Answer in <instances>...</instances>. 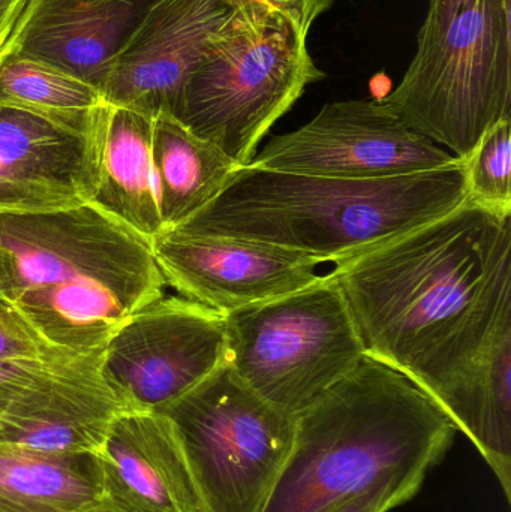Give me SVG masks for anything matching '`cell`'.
Returning <instances> with one entry per match:
<instances>
[{
  "instance_id": "44dd1931",
  "label": "cell",
  "mask_w": 511,
  "mask_h": 512,
  "mask_svg": "<svg viewBox=\"0 0 511 512\" xmlns=\"http://www.w3.org/2000/svg\"><path fill=\"white\" fill-rule=\"evenodd\" d=\"M105 104L92 84L41 60L0 50V105L48 114H80Z\"/></svg>"
},
{
  "instance_id": "ac0fdd59",
  "label": "cell",
  "mask_w": 511,
  "mask_h": 512,
  "mask_svg": "<svg viewBox=\"0 0 511 512\" xmlns=\"http://www.w3.org/2000/svg\"><path fill=\"white\" fill-rule=\"evenodd\" d=\"M473 442L511 501V324L434 399Z\"/></svg>"
},
{
  "instance_id": "484cf974",
  "label": "cell",
  "mask_w": 511,
  "mask_h": 512,
  "mask_svg": "<svg viewBox=\"0 0 511 512\" xmlns=\"http://www.w3.org/2000/svg\"><path fill=\"white\" fill-rule=\"evenodd\" d=\"M260 2L266 3L288 20L293 21L297 29L308 36L312 24L335 3V0H260Z\"/></svg>"
},
{
  "instance_id": "ba28073f",
  "label": "cell",
  "mask_w": 511,
  "mask_h": 512,
  "mask_svg": "<svg viewBox=\"0 0 511 512\" xmlns=\"http://www.w3.org/2000/svg\"><path fill=\"white\" fill-rule=\"evenodd\" d=\"M156 412L176 429L204 512L266 510L293 447V415L227 364Z\"/></svg>"
},
{
  "instance_id": "5bb4252c",
  "label": "cell",
  "mask_w": 511,
  "mask_h": 512,
  "mask_svg": "<svg viewBox=\"0 0 511 512\" xmlns=\"http://www.w3.org/2000/svg\"><path fill=\"white\" fill-rule=\"evenodd\" d=\"M104 348L33 382L0 418V442L51 453L98 454L117 415L132 411L102 373Z\"/></svg>"
},
{
  "instance_id": "9a60e30c",
  "label": "cell",
  "mask_w": 511,
  "mask_h": 512,
  "mask_svg": "<svg viewBox=\"0 0 511 512\" xmlns=\"http://www.w3.org/2000/svg\"><path fill=\"white\" fill-rule=\"evenodd\" d=\"M156 0H27L0 50L56 66L104 93Z\"/></svg>"
},
{
  "instance_id": "3957f363",
  "label": "cell",
  "mask_w": 511,
  "mask_h": 512,
  "mask_svg": "<svg viewBox=\"0 0 511 512\" xmlns=\"http://www.w3.org/2000/svg\"><path fill=\"white\" fill-rule=\"evenodd\" d=\"M468 198L464 161L443 170L353 180L240 168L176 230L347 261L429 224Z\"/></svg>"
},
{
  "instance_id": "52a82bcc",
  "label": "cell",
  "mask_w": 511,
  "mask_h": 512,
  "mask_svg": "<svg viewBox=\"0 0 511 512\" xmlns=\"http://www.w3.org/2000/svg\"><path fill=\"white\" fill-rule=\"evenodd\" d=\"M234 375L261 399L296 417L365 357L332 273L275 300L225 313Z\"/></svg>"
},
{
  "instance_id": "8fae6325",
  "label": "cell",
  "mask_w": 511,
  "mask_h": 512,
  "mask_svg": "<svg viewBox=\"0 0 511 512\" xmlns=\"http://www.w3.org/2000/svg\"><path fill=\"white\" fill-rule=\"evenodd\" d=\"M104 105L80 114L0 105V213H51L92 203Z\"/></svg>"
},
{
  "instance_id": "30bf717a",
  "label": "cell",
  "mask_w": 511,
  "mask_h": 512,
  "mask_svg": "<svg viewBox=\"0 0 511 512\" xmlns=\"http://www.w3.org/2000/svg\"><path fill=\"white\" fill-rule=\"evenodd\" d=\"M458 158L411 131L381 99L326 104L302 128L272 138L251 167L372 180L443 170Z\"/></svg>"
},
{
  "instance_id": "4fadbf2b",
  "label": "cell",
  "mask_w": 511,
  "mask_h": 512,
  "mask_svg": "<svg viewBox=\"0 0 511 512\" xmlns=\"http://www.w3.org/2000/svg\"><path fill=\"white\" fill-rule=\"evenodd\" d=\"M168 285L182 297L228 313L314 285L321 262L266 243L162 231L150 240Z\"/></svg>"
},
{
  "instance_id": "83f0119b",
  "label": "cell",
  "mask_w": 511,
  "mask_h": 512,
  "mask_svg": "<svg viewBox=\"0 0 511 512\" xmlns=\"http://www.w3.org/2000/svg\"><path fill=\"white\" fill-rule=\"evenodd\" d=\"M81 512H135L126 508L125 505L119 504V502L113 501V499L108 498L107 495L98 502V504L93 505L89 510H84Z\"/></svg>"
},
{
  "instance_id": "7a4b0ae2",
  "label": "cell",
  "mask_w": 511,
  "mask_h": 512,
  "mask_svg": "<svg viewBox=\"0 0 511 512\" xmlns=\"http://www.w3.org/2000/svg\"><path fill=\"white\" fill-rule=\"evenodd\" d=\"M165 285L150 240L93 204L0 213V297L62 351L104 348Z\"/></svg>"
},
{
  "instance_id": "9c48e42d",
  "label": "cell",
  "mask_w": 511,
  "mask_h": 512,
  "mask_svg": "<svg viewBox=\"0 0 511 512\" xmlns=\"http://www.w3.org/2000/svg\"><path fill=\"white\" fill-rule=\"evenodd\" d=\"M225 358V313L162 295L114 331L102 373L129 409L158 411L209 378Z\"/></svg>"
},
{
  "instance_id": "cb8c5ba5",
  "label": "cell",
  "mask_w": 511,
  "mask_h": 512,
  "mask_svg": "<svg viewBox=\"0 0 511 512\" xmlns=\"http://www.w3.org/2000/svg\"><path fill=\"white\" fill-rule=\"evenodd\" d=\"M425 480L411 475H392L329 512H389L410 502L420 492Z\"/></svg>"
},
{
  "instance_id": "7402d4cb",
  "label": "cell",
  "mask_w": 511,
  "mask_h": 512,
  "mask_svg": "<svg viewBox=\"0 0 511 512\" xmlns=\"http://www.w3.org/2000/svg\"><path fill=\"white\" fill-rule=\"evenodd\" d=\"M468 198L501 215L511 213V119L492 126L464 161Z\"/></svg>"
},
{
  "instance_id": "8992f818",
  "label": "cell",
  "mask_w": 511,
  "mask_h": 512,
  "mask_svg": "<svg viewBox=\"0 0 511 512\" xmlns=\"http://www.w3.org/2000/svg\"><path fill=\"white\" fill-rule=\"evenodd\" d=\"M326 74L308 36L260 0H248L189 75L176 119L248 167L273 125Z\"/></svg>"
},
{
  "instance_id": "2e32d148",
  "label": "cell",
  "mask_w": 511,
  "mask_h": 512,
  "mask_svg": "<svg viewBox=\"0 0 511 512\" xmlns=\"http://www.w3.org/2000/svg\"><path fill=\"white\" fill-rule=\"evenodd\" d=\"M105 495L135 512H204L170 418L156 411L117 415L98 453Z\"/></svg>"
},
{
  "instance_id": "d6986e66",
  "label": "cell",
  "mask_w": 511,
  "mask_h": 512,
  "mask_svg": "<svg viewBox=\"0 0 511 512\" xmlns=\"http://www.w3.org/2000/svg\"><path fill=\"white\" fill-rule=\"evenodd\" d=\"M104 496L98 454L51 453L0 442V512H81Z\"/></svg>"
},
{
  "instance_id": "ffe728a7",
  "label": "cell",
  "mask_w": 511,
  "mask_h": 512,
  "mask_svg": "<svg viewBox=\"0 0 511 512\" xmlns=\"http://www.w3.org/2000/svg\"><path fill=\"white\" fill-rule=\"evenodd\" d=\"M152 152L162 231L191 221L240 170L218 147L167 113L153 122Z\"/></svg>"
},
{
  "instance_id": "e0dca14e",
  "label": "cell",
  "mask_w": 511,
  "mask_h": 512,
  "mask_svg": "<svg viewBox=\"0 0 511 512\" xmlns=\"http://www.w3.org/2000/svg\"><path fill=\"white\" fill-rule=\"evenodd\" d=\"M155 117L105 104L101 108L93 206L144 239L162 231L153 168Z\"/></svg>"
},
{
  "instance_id": "6da1fadb",
  "label": "cell",
  "mask_w": 511,
  "mask_h": 512,
  "mask_svg": "<svg viewBox=\"0 0 511 512\" xmlns=\"http://www.w3.org/2000/svg\"><path fill=\"white\" fill-rule=\"evenodd\" d=\"M330 273L366 357L398 370L434 402L511 324V213L467 198Z\"/></svg>"
},
{
  "instance_id": "7c38bea8",
  "label": "cell",
  "mask_w": 511,
  "mask_h": 512,
  "mask_svg": "<svg viewBox=\"0 0 511 512\" xmlns=\"http://www.w3.org/2000/svg\"><path fill=\"white\" fill-rule=\"evenodd\" d=\"M248 0H156L117 57L105 104L176 116L186 81Z\"/></svg>"
},
{
  "instance_id": "d4e9b609",
  "label": "cell",
  "mask_w": 511,
  "mask_h": 512,
  "mask_svg": "<svg viewBox=\"0 0 511 512\" xmlns=\"http://www.w3.org/2000/svg\"><path fill=\"white\" fill-rule=\"evenodd\" d=\"M62 363L65 361L0 360V418L33 382Z\"/></svg>"
},
{
  "instance_id": "277c9868",
  "label": "cell",
  "mask_w": 511,
  "mask_h": 512,
  "mask_svg": "<svg viewBox=\"0 0 511 512\" xmlns=\"http://www.w3.org/2000/svg\"><path fill=\"white\" fill-rule=\"evenodd\" d=\"M456 432L411 379L365 355L294 417L293 447L264 512H329L392 475L426 478Z\"/></svg>"
},
{
  "instance_id": "5b68a950",
  "label": "cell",
  "mask_w": 511,
  "mask_h": 512,
  "mask_svg": "<svg viewBox=\"0 0 511 512\" xmlns=\"http://www.w3.org/2000/svg\"><path fill=\"white\" fill-rule=\"evenodd\" d=\"M381 101L465 161L511 119V0H429L416 56Z\"/></svg>"
},
{
  "instance_id": "603a6c76",
  "label": "cell",
  "mask_w": 511,
  "mask_h": 512,
  "mask_svg": "<svg viewBox=\"0 0 511 512\" xmlns=\"http://www.w3.org/2000/svg\"><path fill=\"white\" fill-rule=\"evenodd\" d=\"M74 357L77 354L50 345L17 307L0 297V360L66 361Z\"/></svg>"
},
{
  "instance_id": "4316f807",
  "label": "cell",
  "mask_w": 511,
  "mask_h": 512,
  "mask_svg": "<svg viewBox=\"0 0 511 512\" xmlns=\"http://www.w3.org/2000/svg\"><path fill=\"white\" fill-rule=\"evenodd\" d=\"M27 0H0V47L5 44Z\"/></svg>"
}]
</instances>
